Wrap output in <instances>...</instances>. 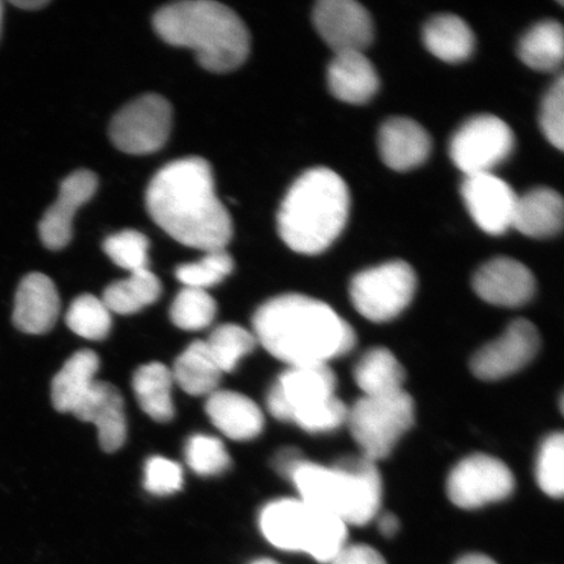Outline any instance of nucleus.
I'll use <instances>...</instances> for the list:
<instances>
[{"mask_svg":"<svg viewBox=\"0 0 564 564\" xmlns=\"http://www.w3.org/2000/svg\"><path fill=\"white\" fill-rule=\"evenodd\" d=\"M147 208L162 230L193 249L225 250L232 237L231 217L216 195L212 167L202 158L162 167L148 186Z\"/></svg>","mask_w":564,"mask_h":564,"instance_id":"f257e3e1","label":"nucleus"},{"mask_svg":"<svg viewBox=\"0 0 564 564\" xmlns=\"http://www.w3.org/2000/svg\"><path fill=\"white\" fill-rule=\"evenodd\" d=\"M257 340L280 361L327 365L355 348L356 333L335 310L306 295L272 299L253 315Z\"/></svg>","mask_w":564,"mask_h":564,"instance_id":"f03ea898","label":"nucleus"},{"mask_svg":"<svg viewBox=\"0 0 564 564\" xmlns=\"http://www.w3.org/2000/svg\"><path fill=\"white\" fill-rule=\"evenodd\" d=\"M154 31L169 45L188 47L212 73H229L250 53V34L241 18L212 0H187L162 7L153 18Z\"/></svg>","mask_w":564,"mask_h":564,"instance_id":"7ed1b4c3","label":"nucleus"},{"mask_svg":"<svg viewBox=\"0 0 564 564\" xmlns=\"http://www.w3.org/2000/svg\"><path fill=\"white\" fill-rule=\"evenodd\" d=\"M350 193L340 175L315 167L295 181L278 215L279 235L303 256L326 251L348 223Z\"/></svg>","mask_w":564,"mask_h":564,"instance_id":"20e7f679","label":"nucleus"},{"mask_svg":"<svg viewBox=\"0 0 564 564\" xmlns=\"http://www.w3.org/2000/svg\"><path fill=\"white\" fill-rule=\"evenodd\" d=\"M292 481L300 499L347 525L370 523L382 503V478L377 463L364 455L343 457L333 467L306 460Z\"/></svg>","mask_w":564,"mask_h":564,"instance_id":"39448f33","label":"nucleus"},{"mask_svg":"<svg viewBox=\"0 0 564 564\" xmlns=\"http://www.w3.org/2000/svg\"><path fill=\"white\" fill-rule=\"evenodd\" d=\"M336 376L327 365L293 366L279 378L267 404L274 419L310 433L333 432L347 423L349 408L336 397Z\"/></svg>","mask_w":564,"mask_h":564,"instance_id":"423d86ee","label":"nucleus"},{"mask_svg":"<svg viewBox=\"0 0 564 564\" xmlns=\"http://www.w3.org/2000/svg\"><path fill=\"white\" fill-rule=\"evenodd\" d=\"M260 528L273 546L307 553L321 563L333 562L348 540L347 524L302 499H280L265 506Z\"/></svg>","mask_w":564,"mask_h":564,"instance_id":"0eeeda50","label":"nucleus"},{"mask_svg":"<svg viewBox=\"0 0 564 564\" xmlns=\"http://www.w3.org/2000/svg\"><path fill=\"white\" fill-rule=\"evenodd\" d=\"M413 422V399L404 390L383 397H364L349 409L347 419L362 455L376 463L392 453Z\"/></svg>","mask_w":564,"mask_h":564,"instance_id":"6e6552de","label":"nucleus"},{"mask_svg":"<svg viewBox=\"0 0 564 564\" xmlns=\"http://www.w3.org/2000/svg\"><path fill=\"white\" fill-rule=\"evenodd\" d=\"M417 276L403 260H392L358 273L350 282V300L357 312L376 323L394 319L411 305Z\"/></svg>","mask_w":564,"mask_h":564,"instance_id":"1a4fd4ad","label":"nucleus"},{"mask_svg":"<svg viewBox=\"0 0 564 564\" xmlns=\"http://www.w3.org/2000/svg\"><path fill=\"white\" fill-rule=\"evenodd\" d=\"M172 124V105L164 97L150 94L117 112L110 124V139L124 153L150 154L165 145Z\"/></svg>","mask_w":564,"mask_h":564,"instance_id":"9d476101","label":"nucleus"},{"mask_svg":"<svg viewBox=\"0 0 564 564\" xmlns=\"http://www.w3.org/2000/svg\"><path fill=\"white\" fill-rule=\"evenodd\" d=\"M514 137L502 119L482 115L468 119L455 132L449 156L465 175L492 173L513 151Z\"/></svg>","mask_w":564,"mask_h":564,"instance_id":"9b49d317","label":"nucleus"},{"mask_svg":"<svg viewBox=\"0 0 564 564\" xmlns=\"http://www.w3.org/2000/svg\"><path fill=\"white\" fill-rule=\"evenodd\" d=\"M514 489L512 471L499 458L484 454L463 458L451 471L447 492L464 510L479 509L509 498Z\"/></svg>","mask_w":564,"mask_h":564,"instance_id":"f8f14e48","label":"nucleus"},{"mask_svg":"<svg viewBox=\"0 0 564 564\" xmlns=\"http://www.w3.org/2000/svg\"><path fill=\"white\" fill-rule=\"evenodd\" d=\"M540 343V334L533 323L514 321L502 336L476 352L470 361L471 372L488 382L513 376L538 355Z\"/></svg>","mask_w":564,"mask_h":564,"instance_id":"ddd939ff","label":"nucleus"},{"mask_svg":"<svg viewBox=\"0 0 564 564\" xmlns=\"http://www.w3.org/2000/svg\"><path fill=\"white\" fill-rule=\"evenodd\" d=\"M317 33L335 54L364 53L373 39L372 19L355 0H321L313 12Z\"/></svg>","mask_w":564,"mask_h":564,"instance_id":"4468645a","label":"nucleus"},{"mask_svg":"<svg viewBox=\"0 0 564 564\" xmlns=\"http://www.w3.org/2000/svg\"><path fill=\"white\" fill-rule=\"evenodd\" d=\"M462 195L479 229L490 236H502L512 228L518 195L509 183L492 173L465 175Z\"/></svg>","mask_w":564,"mask_h":564,"instance_id":"2eb2a0df","label":"nucleus"},{"mask_svg":"<svg viewBox=\"0 0 564 564\" xmlns=\"http://www.w3.org/2000/svg\"><path fill=\"white\" fill-rule=\"evenodd\" d=\"M97 187V175L89 171L75 172L62 182L58 197L39 224L40 238L46 249L62 250L70 242L77 210L90 200Z\"/></svg>","mask_w":564,"mask_h":564,"instance_id":"dca6fc26","label":"nucleus"},{"mask_svg":"<svg viewBox=\"0 0 564 564\" xmlns=\"http://www.w3.org/2000/svg\"><path fill=\"white\" fill-rule=\"evenodd\" d=\"M474 289L479 299L500 307H520L535 292L533 273L511 258L489 260L475 273Z\"/></svg>","mask_w":564,"mask_h":564,"instance_id":"f3484780","label":"nucleus"},{"mask_svg":"<svg viewBox=\"0 0 564 564\" xmlns=\"http://www.w3.org/2000/svg\"><path fill=\"white\" fill-rule=\"evenodd\" d=\"M61 300L54 281L44 273L32 272L20 281L12 322L21 333L44 335L58 321Z\"/></svg>","mask_w":564,"mask_h":564,"instance_id":"a211bd4d","label":"nucleus"},{"mask_svg":"<svg viewBox=\"0 0 564 564\" xmlns=\"http://www.w3.org/2000/svg\"><path fill=\"white\" fill-rule=\"evenodd\" d=\"M73 413L80 421L96 425L105 453H116L123 446L127 422L122 394L117 387L96 380Z\"/></svg>","mask_w":564,"mask_h":564,"instance_id":"6ab92c4d","label":"nucleus"},{"mask_svg":"<svg viewBox=\"0 0 564 564\" xmlns=\"http://www.w3.org/2000/svg\"><path fill=\"white\" fill-rule=\"evenodd\" d=\"M379 152L392 171L408 172L419 167L432 152V139L423 127L409 118H391L380 127Z\"/></svg>","mask_w":564,"mask_h":564,"instance_id":"aec40b11","label":"nucleus"},{"mask_svg":"<svg viewBox=\"0 0 564 564\" xmlns=\"http://www.w3.org/2000/svg\"><path fill=\"white\" fill-rule=\"evenodd\" d=\"M330 94L343 102L361 105L369 102L379 89L376 67L364 53L335 54L327 73Z\"/></svg>","mask_w":564,"mask_h":564,"instance_id":"412c9836","label":"nucleus"},{"mask_svg":"<svg viewBox=\"0 0 564 564\" xmlns=\"http://www.w3.org/2000/svg\"><path fill=\"white\" fill-rule=\"evenodd\" d=\"M206 411L212 423L232 441H251L263 432L262 411L242 393L217 390L209 394Z\"/></svg>","mask_w":564,"mask_h":564,"instance_id":"4be33fe9","label":"nucleus"},{"mask_svg":"<svg viewBox=\"0 0 564 564\" xmlns=\"http://www.w3.org/2000/svg\"><path fill=\"white\" fill-rule=\"evenodd\" d=\"M562 196L549 187L533 188L518 196L512 228L531 238H549L563 228Z\"/></svg>","mask_w":564,"mask_h":564,"instance_id":"5701e85b","label":"nucleus"},{"mask_svg":"<svg viewBox=\"0 0 564 564\" xmlns=\"http://www.w3.org/2000/svg\"><path fill=\"white\" fill-rule=\"evenodd\" d=\"M100 358L94 350H80L70 356L56 373L52 384V401L56 411L73 413L96 382Z\"/></svg>","mask_w":564,"mask_h":564,"instance_id":"b1692460","label":"nucleus"},{"mask_svg":"<svg viewBox=\"0 0 564 564\" xmlns=\"http://www.w3.org/2000/svg\"><path fill=\"white\" fill-rule=\"evenodd\" d=\"M422 39L430 53L447 63L467 61L476 45L469 25L455 15H438L429 20L423 28Z\"/></svg>","mask_w":564,"mask_h":564,"instance_id":"393cba45","label":"nucleus"},{"mask_svg":"<svg viewBox=\"0 0 564 564\" xmlns=\"http://www.w3.org/2000/svg\"><path fill=\"white\" fill-rule=\"evenodd\" d=\"M356 383L364 397H383L403 391L406 373L403 365L386 348L366 351L355 368Z\"/></svg>","mask_w":564,"mask_h":564,"instance_id":"a878e982","label":"nucleus"},{"mask_svg":"<svg viewBox=\"0 0 564 564\" xmlns=\"http://www.w3.org/2000/svg\"><path fill=\"white\" fill-rule=\"evenodd\" d=\"M173 383L172 371L160 362L143 365L133 376L139 404L152 420L167 422L174 417Z\"/></svg>","mask_w":564,"mask_h":564,"instance_id":"bb28decb","label":"nucleus"},{"mask_svg":"<svg viewBox=\"0 0 564 564\" xmlns=\"http://www.w3.org/2000/svg\"><path fill=\"white\" fill-rule=\"evenodd\" d=\"M172 376L174 382L192 397H209L217 391L223 371L210 357L206 341H195L176 358Z\"/></svg>","mask_w":564,"mask_h":564,"instance_id":"cd10ccee","label":"nucleus"},{"mask_svg":"<svg viewBox=\"0 0 564 564\" xmlns=\"http://www.w3.org/2000/svg\"><path fill=\"white\" fill-rule=\"evenodd\" d=\"M161 291L160 280L148 268L130 273L127 279L112 282L105 289L102 302L110 313L130 315L156 302Z\"/></svg>","mask_w":564,"mask_h":564,"instance_id":"c85d7f7f","label":"nucleus"},{"mask_svg":"<svg viewBox=\"0 0 564 564\" xmlns=\"http://www.w3.org/2000/svg\"><path fill=\"white\" fill-rule=\"evenodd\" d=\"M518 54L532 69L549 73L558 68L564 54L562 25L553 20L535 24L521 39Z\"/></svg>","mask_w":564,"mask_h":564,"instance_id":"c756f323","label":"nucleus"},{"mask_svg":"<svg viewBox=\"0 0 564 564\" xmlns=\"http://www.w3.org/2000/svg\"><path fill=\"white\" fill-rule=\"evenodd\" d=\"M206 345L217 368L230 372L256 348L257 337L236 324H224L212 333Z\"/></svg>","mask_w":564,"mask_h":564,"instance_id":"7c9ffc66","label":"nucleus"},{"mask_svg":"<svg viewBox=\"0 0 564 564\" xmlns=\"http://www.w3.org/2000/svg\"><path fill=\"white\" fill-rule=\"evenodd\" d=\"M67 326L73 333L87 340H104L111 328V313L102 300L83 294L68 308Z\"/></svg>","mask_w":564,"mask_h":564,"instance_id":"2f4dec72","label":"nucleus"},{"mask_svg":"<svg viewBox=\"0 0 564 564\" xmlns=\"http://www.w3.org/2000/svg\"><path fill=\"white\" fill-rule=\"evenodd\" d=\"M217 312L216 302L207 291L185 288L176 295L171 317L176 327L185 330H199L214 322Z\"/></svg>","mask_w":564,"mask_h":564,"instance_id":"473e14b6","label":"nucleus"},{"mask_svg":"<svg viewBox=\"0 0 564 564\" xmlns=\"http://www.w3.org/2000/svg\"><path fill=\"white\" fill-rule=\"evenodd\" d=\"M235 268V262L227 250H216L206 253L199 262L183 264L176 268V279L187 288L202 289L207 291L208 288L220 284L228 278Z\"/></svg>","mask_w":564,"mask_h":564,"instance_id":"72a5a7b5","label":"nucleus"},{"mask_svg":"<svg viewBox=\"0 0 564 564\" xmlns=\"http://www.w3.org/2000/svg\"><path fill=\"white\" fill-rule=\"evenodd\" d=\"M535 476L542 491L552 498H562L564 492V438L555 433L542 443Z\"/></svg>","mask_w":564,"mask_h":564,"instance_id":"f704fd0d","label":"nucleus"},{"mask_svg":"<svg viewBox=\"0 0 564 564\" xmlns=\"http://www.w3.org/2000/svg\"><path fill=\"white\" fill-rule=\"evenodd\" d=\"M148 250H150V241L137 230H123L106 238L104 242L106 256L112 260V263L130 273L148 270V263H150Z\"/></svg>","mask_w":564,"mask_h":564,"instance_id":"c9c22d12","label":"nucleus"},{"mask_svg":"<svg viewBox=\"0 0 564 564\" xmlns=\"http://www.w3.org/2000/svg\"><path fill=\"white\" fill-rule=\"evenodd\" d=\"M186 460L195 474L216 476L227 470L230 456L223 442L215 436L197 434L192 436L186 447Z\"/></svg>","mask_w":564,"mask_h":564,"instance_id":"e433bc0d","label":"nucleus"},{"mask_svg":"<svg viewBox=\"0 0 564 564\" xmlns=\"http://www.w3.org/2000/svg\"><path fill=\"white\" fill-rule=\"evenodd\" d=\"M540 126L549 143L563 151L564 145V79L558 77L542 101Z\"/></svg>","mask_w":564,"mask_h":564,"instance_id":"4c0bfd02","label":"nucleus"},{"mask_svg":"<svg viewBox=\"0 0 564 564\" xmlns=\"http://www.w3.org/2000/svg\"><path fill=\"white\" fill-rule=\"evenodd\" d=\"M183 471L180 464L166 457L154 456L145 465L144 486L154 496H171L180 491Z\"/></svg>","mask_w":564,"mask_h":564,"instance_id":"58836bf2","label":"nucleus"},{"mask_svg":"<svg viewBox=\"0 0 564 564\" xmlns=\"http://www.w3.org/2000/svg\"><path fill=\"white\" fill-rule=\"evenodd\" d=\"M333 564H387L382 554L368 545H345Z\"/></svg>","mask_w":564,"mask_h":564,"instance_id":"ea45409f","label":"nucleus"},{"mask_svg":"<svg viewBox=\"0 0 564 564\" xmlns=\"http://www.w3.org/2000/svg\"><path fill=\"white\" fill-rule=\"evenodd\" d=\"M305 462V457L297 448H284L274 457L273 465L281 476L292 479L295 471Z\"/></svg>","mask_w":564,"mask_h":564,"instance_id":"a19ab883","label":"nucleus"},{"mask_svg":"<svg viewBox=\"0 0 564 564\" xmlns=\"http://www.w3.org/2000/svg\"><path fill=\"white\" fill-rule=\"evenodd\" d=\"M400 521L393 513H384L379 518V531L386 538H393L399 532Z\"/></svg>","mask_w":564,"mask_h":564,"instance_id":"79ce46f5","label":"nucleus"},{"mask_svg":"<svg viewBox=\"0 0 564 564\" xmlns=\"http://www.w3.org/2000/svg\"><path fill=\"white\" fill-rule=\"evenodd\" d=\"M48 3H51L48 0H12L13 6H17L19 9H23L25 11L39 10Z\"/></svg>","mask_w":564,"mask_h":564,"instance_id":"37998d69","label":"nucleus"},{"mask_svg":"<svg viewBox=\"0 0 564 564\" xmlns=\"http://www.w3.org/2000/svg\"><path fill=\"white\" fill-rule=\"evenodd\" d=\"M456 564H498L496 561L489 558L484 554H469L463 556L462 560H458Z\"/></svg>","mask_w":564,"mask_h":564,"instance_id":"c03bdc74","label":"nucleus"},{"mask_svg":"<svg viewBox=\"0 0 564 564\" xmlns=\"http://www.w3.org/2000/svg\"><path fill=\"white\" fill-rule=\"evenodd\" d=\"M3 13H4V6H3V2H0V35H2Z\"/></svg>","mask_w":564,"mask_h":564,"instance_id":"a18cd8bd","label":"nucleus"},{"mask_svg":"<svg viewBox=\"0 0 564 564\" xmlns=\"http://www.w3.org/2000/svg\"><path fill=\"white\" fill-rule=\"evenodd\" d=\"M251 564H280V563H278L276 561H272V560H259V561L252 562Z\"/></svg>","mask_w":564,"mask_h":564,"instance_id":"49530a36","label":"nucleus"}]
</instances>
